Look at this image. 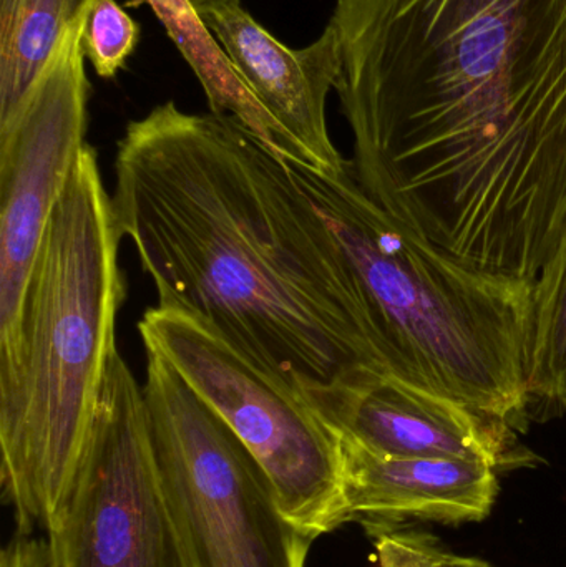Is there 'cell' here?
Segmentation results:
<instances>
[{
	"label": "cell",
	"mask_w": 566,
	"mask_h": 567,
	"mask_svg": "<svg viewBox=\"0 0 566 567\" xmlns=\"http://www.w3.org/2000/svg\"><path fill=\"white\" fill-rule=\"evenodd\" d=\"M289 166L344 255L384 372L527 432L535 281L459 265L372 202L351 159Z\"/></svg>",
	"instance_id": "3"
},
{
	"label": "cell",
	"mask_w": 566,
	"mask_h": 567,
	"mask_svg": "<svg viewBox=\"0 0 566 567\" xmlns=\"http://www.w3.org/2000/svg\"><path fill=\"white\" fill-rule=\"evenodd\" d=\"M371 538L381 567H494L484 559L454 555L424 533L395 528Z\"/></svg>",
	"instance_id": "16"
},
{
	"label": "cell",
	"mask_w": 566,
	"mask_h": 567,
	"mask_svg": "<svg viewBox=\"0 0 566 567\" xmlns=\"http://www.w3.org/2000/svg\"><path fill=\"white\" fill-rule=\"evenodd\" d=\"M122 238L86 143L30 279L19 359L0 380V478L17 532H47L75 480L116 350Z\"/></svg>",
	"instance_id": "4"
},
{
	"label": "cell",
	"mask_w": 566,
	"mask_h": 567,
	"mask_svg": "<svg viewBox=\"0 0 566 567\" xmlns=\"http://www.w3.org/2000/svg\"><path fill=\"white\" fill-rule=\"evenodd\" d=\"M202 82L213 113L231 115L276 155L296 163L295 150L279 126L249 92L231 60L189 0H146Z\"/></svg>",
	"instance_id": "12"
},
{
	"label": "cell",
	"mask_w": 566,
	"mask_h": 567,
	"mask_svg": "<svg viewBox=\"0 0 566 567\" xmlns=\"http://www.w3.org/2000/svg\"><path fill=\"white\" fill-rule=\"evenodd\" d=\"M146 355V423L188 566L306 567L312 542L282 515L245 443L168 360Z\"/></svg>",
	"instance_id": "5"
},
{
	"label": "cell",
	"mask_w": 566,
	"mask_h": 567,
	"mask_svg": "<svg viewBox=\"0 0 566 567\" xmlns=\"http://www.w3.org/2000/svg\"><path fill=\"white\" fill-rule=\"evenodd\" d=\"M228 2V0H189L193 7H195L196 12L198 10L206 9V7L216 6V3Z\"/></svg>",
	"instance_id": "18"
},
{
	"label": "cell",
	"mask_w": 566,
	"mask_h": 567,
	"mask_svg": "<svg viewBox=\"0 0 566 567\" xmlns=\"http://www.w3.org/2000/svg\"><path fill=\"white\" fill-rule=\"evenodd\" d=\"M336 430L375 455L394 458L472 460L498 473L541 462L507 420L391 375L362 383Z\"/></svg>",
	"instance_id": "9"
},
{
	"label": "cell",
	"mask_w": 566,
	"mask_h": 567,
	"mask_svg": "<svg viewBox=\"0 0 566 567\" xmlns=\"http://www.w3.org/2000/svg\"><path fill=\"white\" fill-rule=\"evenodd\" d=\"M369 198L464 268L535 281L566 223V0H338Z\"/></svg>",
	"instance_id": "1"
},
{
	"label": "cell",
	"mask_w": 566,
	"mask_h": 567,
	"mask_svg": "<svg viewBox=\"0 0 566 567\" xmlns=\"http://www.w3.org/2000/svg\"><path fill=\"white\" fill-rule=\"evenodd\" d=\"M112 203L159 306L202 317L335 432L349 396L388 375L331 228L235 116L168 102L128 123Z\"/></svg>",
	"instance_id": "2"
},
{
	"label": "cell",
	"mask_w": 566,
	"mask_h": 567,
	"mask_svg": "<svg viewBox=\"0 0 566 567\" xmlns=\"http://www.w3.org/2000/svg\"><path fill=\"white\" fill-rule=\"evenodd\" d=\"M90 12L63 30L45 69L16 112L0 122V380L19 359L30 279L86 145L90 83L83 35Z\"/></svg>",
	"instance_id": "8"
},
{
	"label": "cell",
	"mask_w": 566,
	"mask_h": 567,
	"mask_svg": "<svg viewBox=\"0 0 566 567\" xmlns=\"http://www.w3.org/2000/svg\"><path fill=\"white\" fill-rule=\"evenodd\" d=\"M96 0H0V122L16 112L63 30Z\"/></svg>",
	"instance_id": "13"
},
{
	"label": "cell",
	"mask_w": 566,
	"mask_h": 567,
	"mask_svg": "<svg viewBox=\"0 0 566 567\" xmlns=\"http://www.w3.org/2000/svg\"><path fill=\"white\" fill-rule=\"evenodd\" d=\"M0 567H49L45 542L17 532L2 549Z\"/></svg>",
	"instance_id": "17"
},
{
	"label": "cell",
	"mask_w": 566,
	"mask_h": 567,
	"mask_svg": "<svg viewBox=\"0 0 566 567\" xmlns=\"http://www.w3.org/2000/svg\"><path fill=\"white\" fill-rule=\"evenodd\" d=\"M45 533L49 567H189L156 470L143 386L119 349L72 488Z\"/></svg>",
	"instance_id": "7"
},
{
	"label": "cell",
	"mask_w": 566,
	"mask_h": 567,
	"mask_svg": "<svg viewBox=\"0 0 566 567\" xmlns=\"http://www.w3.org/2000/svg\"><path fill=\"white\" fill-rule=\"evenodd\" d=\"M525 392L528 422L566 416V223L535 279Z\"/></svg>",
	"instance_id": "14"
},
{
	"label": "cell",
	"mask_w": 566,
	"mask_h": 567,
	"mask_svg": "<svg viewBox=\"0 0 566 567\" xmlns=\"http://www.w3.org/2000/svg\"><path fill=\"white\" fill-rule=\"evenodd\" d=\"M236 72L295 150L296 165L335 172L346 158L326 123V99L336 89L339 52L335 32L301 50L288 49L259 25L239 0L198 10Z\"/></svg>",
	"instance_id": "10"
},
{
	"label": "cell",
	"mask_w": 566,
	"mask_h": 567,
	"mask_svg": "<svg viewBox=\"0 0 566 567\" xmlns=\"http://www.w3.org/2000/svg\"><path fill=\"white\" fill-rule=\"evenodd\" d=\"M138 332L245 443L282 515L306 538L349 523L341 435L236 352L202 317L176 306L145 310Z\"/></svg>",
	"instance_id": "6"
},
{
	"label": "cell",
	"mask_w": 566,
	"mask_h": 567,
	"mask_svg": "<svg viewBox=\"0 0 566 567\" xmlns=\"http://www.w3.org/2000/svg\"><path fill=\"white\" fill-rule=\"evenodd\" d=\"M349 523L369 535L409 522L465 525L484 522L497 502L498 472L459 458H394L341 436Z\"/></svg>",
	"instance_id": "11"
},
{
	"label": "cell",
	"mask_w": 566,
	"mask_h": 567,
	"mask_svg": "<svg viewBox=\"0 0 566 567\" xmlns=\"http://www.w3.org/2000/svg\"><path fill=\"white\" fill-rule=\"evenodd\" d=\"M140 27L115 0H96L86 20L85 56L103 79H112L132 55Z\"/></svg>",
	"instance_id": "15"
}]
</instances>
